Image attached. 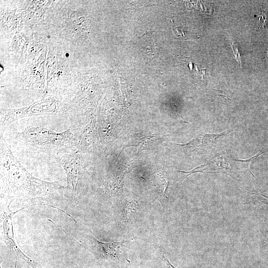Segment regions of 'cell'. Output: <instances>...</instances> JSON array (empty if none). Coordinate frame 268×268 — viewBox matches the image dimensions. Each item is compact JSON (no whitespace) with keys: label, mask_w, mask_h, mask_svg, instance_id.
<instances>
[{"label":"cell","mask_w":268,"mask_h":268,"mask_svg":"<svg viewBox=\"0 0 268 268\" xmlns=\"http://www.w3.org/2000/svg\"><path fill=\"white\" fill-rule=\"evenodd\" d=\"M232 132H233V130H228L218 134H201L188 143L182 145L188 148H206L215 144L218 139L225 136Z\"/></svg>","instance_id":"ba28073f"},{"label":"cell","mask_w":268,"mask_h":268,"mask_svg":"<svg viewBox=\"0 0 268 268\" xmlns=\"http://www.w3.org/2000/svg\"><path fill=\"white\" fill-rule=\"evenodd\" d=\"M161 259L164 262V263L166 265V267L167 268H176L174 266H173L171 263L170 262L169 260L167 259V258L164 255H162L161 256Z\"/></svg>","instance_id":"4fadbf2b"},{"label":"cell","mask_w":268,"mask_h":268,"mask_svg":"<svg viewBox=\"0 0 268 268\" xmlns=\"http://www.w3.org/2000/svg\"><path fill=\"white\" fill-rule=\"evenodd\" d=\"M0 268H1V266L0 267ZM15 268H16V264H15Z\"/></svg>","instance_id":"9a60e30c"},{"label":"cell","mask_w":268,"mask_h":268,"mask_svg":"<svg viewBox=\"0 0 268 268\" xmlns=\"http://www.w3.org/2000/svg\"><path fill=\"white\" fill-rule=\"evenodd\" d=\"M0 195L29 205L42 204L61 209L65 188L59 182L44 181L32 176L13 156L2 132L0 138Z\"/></svg>","instance_id":"6da1fadb"},{"label":"cell","mask_w":268,"mask_h":268,"mask_svg":"<svg viewBox=\"0 0 268 268\" xmlns=\"http://www.w3.org/2000/svg\"><path fill=\"white\" fill-rule=\"evenodd\" d=\"M14 138L30 149L43 152L57 160L65 154L78 151L79 141L71 129L56 133L42 126H28Z\"/></svg>","instance_id":"7a4b0ae2"},{"label":"cell","mask_w":268,"mask_h":268,"mask_svg":"<svg viewBox=\"0 0 268 268\" xmlns=\"http://www.w3.org/2000/svg\"><path fill=\"white\" fill-rule=\"evenodd\" d=\"M264 148H262L257 154L252 156L251 158L246 160H231L234 163L235 166L237 168L241 170H248L254 177L255 176L253 174L252 172L250 170V164L251 162L258 157L261 154L268 152V151H263Z\"/></svg>","instance_id":"9c48e42d"},{"label":"cell","mask_w":268,"mask_h":268,"mask_svg":"<svg viewBox=\"0 0 268 268\" xmlns=\"http://www.w3.org/2000/svg\"><path fill=\"white\" fill-rule=\"evenodd\" d=\"M230 42L231 44V48L233 52L235 59H236L237 62L238 63V64L241 66H242V63L241 61L240 53L239 52V49H238V46L237 43H236L234 41H232L231 39H230Z\"/></svg>","instance_id":"7c38bea8"},{"label":"cell","mask_w":268,"mask_h":268,"mask_svg":"<svg viewBox=\"0 0 268 268\" xmlns=\"http://www.w3.org/2000/svg\"><path fill=\"white\" fill-rule=\"evenodd\" d=\"M78 151L61 155L57 161L63 167L67 175V186L65 195L73 202L74 206L78 202L79 184L82 177V165Z\"/></svg>","instance_id":"277c9868"},{"label":"cell","mask_w":268,"mask_h":268,"mask_svg":"<svg viewBox=\"0 0 268 268\" xmlns=\"http://www.w3.org/2000/svg\"><path fill=\"white\" fill-rule=\"evenodd\" d=\"M265 57H266V60L268 61V51L266 53Z\"/></svg>","instance_id":"5bb4252c"},{"label":"cell","mask_w":268,"mask_h":268,"mask_svg":"<svg viewBox=\"0 0 268 268\" xmlns=\"http://www.w3.org/2000/svg\"><path fill=\"white\" fill-rule=\"evenodd\" d=\"M9 205H5L1 210V240L7 245L10 253H13L17 258L23 260L32 268H41L38 263L25 255L17 245L14 238L12 217L21 209L11 212Z\"/></svg>","instance_id":"8992f818"},{"label":"cell","mask_w":268,"mask_h":268,"mask_svg":"<svg viewBox=\"0 0 268 268\" xmlns=\"http://www.w3.org/2000/svg\"><path fill=\"white\" fill-rule=\"evenodd\" d=\"M164 136L161 134H152L141 135L140 134L133 135L131 137L129 143L125 147L134 146L138 149V153L143 150L149 149L160 143Z\"/></svg>","instance_id":"52a82bcc"},{"label":"cell","mask_w":268,"mask_h":268,"mask_svg":"<svg viewBox=\"0 0 268 268\" xmlns=\"http://www.w3.org/2000/svg\"><path fill=\"white\" fill-rule=\"evenodd\" d=\"M61 112L59 106L51 101H44L21 109L2 110L0 114V131L21 118L42 114H58Z\"/></svg>","instance_id":"5b68a950"},{"label":"cell","mask_w":268,"mask_h":268,"mask_svg":"<svg viewBox=\"0 0 268 268\" xmlns=\"http://www.w3.org/2000/svg\"><path fill=\"white\" fill-rule=\"evenodd\" d=\"M268 23V14L262 7L256 19V26L259 30L265 27Z\"/></svg>","instance_id":"30bf717a"},{"label":"cell","mask_w":268,"mask_h":268,"mask_svg":"<svg viewBox=\"0 0 268 268\" xmlns=\"http://www.w3.org/2000/svg\"><path fill=\"white\" fill-rule=\"evenodd\" d=\"M83 248L91 252L97 261L101 264L120 261V249L127 242H101L90 234L81 232L78 240L73 239Z\"/></svg>","instance_id":"3957f363"},{"label":"cell","mask_w":268,"mask_h":268,"mask_svg":"<svg viewBox=\"0 0 268 268\" xmlns=\"http://www.w3.org/2000/svg\"><path fill=\"white\" fill-rule=\"evenodd\" d=\"M251 194L253 195V199L255 200V202L268 205V195L263 193L261 194L252 193Z\"/></svg>","instance_id":"8fae6325"}]
</instances>
